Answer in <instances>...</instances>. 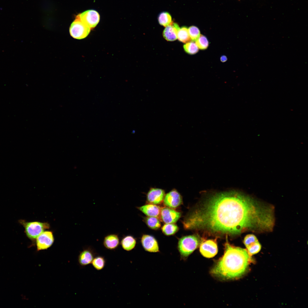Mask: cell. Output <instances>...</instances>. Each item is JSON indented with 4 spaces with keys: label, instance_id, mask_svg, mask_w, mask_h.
<instances>
[{
    "label": "cell",
    "instance_id": "1",
    "mask_svg": "<svg viewBox=\"0 0 308 308\" xmlns=\"http://www.w3.org/2000/svg\"><path fill=\"white\" fill-rule=\"evenodd\" d=\"M183 223L186 229L213 234L268 232L274 226V208L237 191L219 192L210 196L189 213Z\"/></svg>",
    "mask_w": 308,
    "mask_h": 308
},
{
    "label": "cell",
    "instance_id": "2",
    "mask_svg": "<svg viewBox=\"0 0 308 308\" xmlns=\"http://www.w3.org/2000/svg\"><path fill=\"white\" fill-rule=\"evenodd\" d=\"M223 255L210 271L212 275L224 279L239 278L246 273L252 260L246 249L233 246L227 241Z\"/></svg>",
    "mask_w": 308,
    "mask_h": 308
},
{
    "label": "cell",
    "instance_id": "3",
    "mask_svg": "<svg viewBox=\"0 0 308 308\" xmlns=\"http://www.w3.org/2000/svg\"><path fill=\"white\" fill-rule=\"evenodd\" d=\"M203 240L196 234L185 236L181 238L178 245L181 257L184 259L187 258L198 248Z\"/></svg>",
    "mask_w": 308,
    "mask_h": 308
},
{
    "label": "cell",
    "instance_id": "4",
    "mask_svg": "<svg viewBox=\"0 0 308 308\" xmlns=\"http://www.w3.org/2000/svg\"><path fill=\"white\" fill-rule=\"evenodd\" d=\"M19 222L24 227L25 233L27 237L34 242L40 234L50 228V225L48 222L37 221L28 222L23 220H20Z\"/></svg>",
    "mask_w": 308,
    "mask_h": 308
},
{
    "label": "cell",
    "instance_id": "5",
    "mask_svg": "<svg viewBox=\"0 0 308 308\" xmlns=\"http://www.w3.org/2000/svg\"><path fill=\"white\" fill-rule=\"evenodd\" d=\"M90 29L80 20L77 15L76 19L71 24L69 31L70 34L72 37L81 39L87 36Z\"/></svg>",
    "mask_w": 308,
    "mask_h": 308
},
{
    "label": "cell",
    "instance_id": "6",
    "mask_svg": "<svg viewBox=\"0 0 308 308\" xmlns=\"http://www.w3.org/2000/svg\"><path fill=\"white\" fill-rule=\"evenodd\" d=\"M199 246L200 252L205 257L212 258L214 257L218 253V248L216 239L203 240Z\"/></svg>",
    "mask_w": 308,
    "mask_h": 308
},
{
    "label": "cell",
    "instance_id": "7",
    "mask_svg": "<svg viewBox=\"0 0 308 308\" xmlns=\"http://www.w3.org/2000/svg\"><path fill=\"white\" fill-rule=\"evenodd\" d=\"M35 241L37 251L48 248L52 246L54 241L52 232L44 231L37 238Z\"/></svg>",
    "mask_w": 308,
    "mask_h": 308
},
{
    "label": "cell",
    "instance_id": "8",
    "mask_svg": "<svg viewBox=\"0 0 308 308\" xmlns=\"http://www.w3.org/2000/svg\"><path fill=\"white\" fill-rule=\"evenodd\" d=\"M78 15L80 20L90 29L95 27L99 21V15L94 10H87Z\"/></svg>",
    "mask_w": 308,
    "mask_h": 308
},
{
    "label": "cell",
    "instance_id": "9",
    "mask_svg": "<svg viewBox=\"0 0 308 308\" xmlns=\"http://www.w3.org/2000/svg\"><path fill=\"white\" fill-rule=\"evenodd\" d=\"M163 201L167 207L174 208L182 204V198L179 193L176 189H173L165 194Z\"/></svg>",
    "mask_w": 308,
    "mask_h": 308
},
{
    "label": "cell",
    "instance_id": "10",
    "mask_svg": "<svg viewBox=\"0 0 308 308\" xmlns=\"http://www.w3.org/2000/svg\"><path fill=\"white\" fill-rule=\"evenodd\" d=\"M181 212L169 207L161 209L160 216L163 221L165 224L174 223L180 218Z\"/></svg>",
    "mask_w": 308,
    "mask_h": 308
},
{
    "label": "cell",
    "instance_id": "11",
    "mask_svg": "<svg viewBox=\"0 0 308 308\" xmlns=\"http://www.w3.org/2000/svg\"><path fill=\"white\" fill-rule=\"evenodd\" d=\"M97 254L94 249L91 246L85 248L80 252L78 256V261L80 265L85 266L91 264Z\"/></svg>",
    "mask_w": 308,
    "mask_h": 308
},
{
    "label": "cell",
    "instance_id": "12",
    "mask_svg": "<svg viewBox=\"0 0 308 308\" xmlns=\"http://www.w3.org/2000/svg\"><path fill=\"white\" fill-rule=\"evenodd\" d=\"M165 195L164 190L156 188H151L147 195V200L149 203L154 204H160Z\"/></svg>",
    "mask_w": 308,
    "mask_h": 308
},
{
    "label": "cell",
    "instance_id": "13",
    "mask_svg": "<svg viewBox=\"0 0 308 308\" xmlns=\"http://www.w3.org/2000/svg\"><path fill=\"white\" fill-rule=\"evenodd\" d=\"M141 242L145 250L151 252H159L157 242L153 236L148 235H143L141 238Z\"/></svg>",
    "mask_w": 308,
    "mask_h": 308
},
{
    "label": "cell",
    "instance_id": "14",
    "mask_svg": "<svg viewBox=\"0 0 308 308\" xmlns=\"http://www.w3.org/2000/svg\"><path fill=\"white\" fill-rule=\"evenodd\" d=\"M120 244L119 237L116 234H110L106 236L103 241V244L107 249L113 250L117 249Z\"/></svg>",
    "mask_w": 308,
    "mask_h": 308
},
{
    "label": "cell",
    "instance_id": "15",
    "mask_svg": "<svg viewBox=\"0 0 308 308\" xmlns=\"http://www.w3.org/2000/svg\"><path fill=\"white\" fill-rule=\"evenodd\" d=\"M180 28L178 24L172 23L166 27L163 32L164 38L169 41H173L177 38V32Z\"/></svg>",
    "mask_w": 308,
    "mask_h": 308
},
{
    "label": "cell",
    "instance_id": "16",
    "mask_svg": "<svg viewBox=\"0 0 308 308\" xmlns=\"http://www.w3.org/2000/svg\"><path fill=\"white\" fill-rule=\"evenodd\" d=\"M137 209L148 216L157 218L160 216L161 209L153 204H148L137 207Z\"/></svg>",
    "mask_w": 308,
    "mask_h": 308
},
{
    "label": "cell",
    "instance_id": "17",
    "mask_svg": "<svg viewBox=\"0 0 308 308\" xmlns=\"http://www.w3.org/2000/svg\"><path fill=\"white\" fill-rule=\"evenodd\" d=\"M136 244V239L131 235L124 236L120 242V244L122 248L127 251H130L134 249Z\"/></svg>",
    "mask_w": 308,
    "mask_h": 308
},
{
    "label": "cell",
    "instance_id": "18",
    "mask_svg": "<svg viewBox=\"0 0 308 308\" xmlns=\"http://www.w3.org/2000/svg\"><path fill=\"white\" fill-rule=\"evenodd\" d=\"M177 38L180 41L186 43L191 41L188 29L186 27H183L179 28L177 34Z\"/></svg>",
    "mask_w": 308,
    "mask_h": 308
},
{
    "label": "cell",
    "instance_id": "19",
    "mask_svg": "<svg viewBox=\"0 0 308 308\" xmlns=\"http://www.w3.org/2000/svg\"><path fill=\"white\" fill-rule=\"evenodd\" d=\"M106 263V260L104 256L97 255L93 260L91 264L96 270L99 271L103 269Z\"/></svg>",
    "mask_w": 308,
    "mask_h": 308
},
{
    "label": "cell",
    "instance_id": "20",
    "mask_svg": "<svg viewBox=\"0 0 308 308\" xmlns=\"http://www.w3.org/2000/svg\"><path fill=\"white\" fill-rule=\"evenodd\" d=\"M144 221L147 225L153 229H157L161 226L159 220L156 217L148 216L144 218Z\"/></svg>",
    "mask_w": 308,
    "mask_h": 308
},
{
    "label": "cell",
    "instance_id": "21",
    "mask_svg": "<svg viewBox=\"0 0 308 308\" xmlns=\"http://www.w3.org/2000/svg\"><path fill=\"white\" fill-rule=\"evenodd\" d=\"M158 21L160 25L166 27L172 23L171 17L170 15L167 12H163L159 15Z\"/></svg>",
    "mask_w": 308,
    "mask_h": 308
},
{
    "label": "cell",
    "instance_id": "22",
    "mask_svg": "<svg viewBox=\"0 0 308 308\" xmlns=\"http://www.w3.org/2000/svg\"><path fill=\"white\" fill-rule=\"evenodd\" d=\"M178 230V226L174 223L166 224L162 228L163 232L165 235L168 236L174 234Z\"/></svg>",
    "mask_w": 308,
    "mask_h": 308
},
{
    "label": "cell",
    "instance_id": "23",
    "mask_svg": "<svg viewBox=\"0 0 308 308\" xmlns=\"http://www.w3.org/2000/svg\"><path fill=\"white\" fill-rule=\"evenodd\" d=\"M185 52L190 54H194L198 51L199 48L196 43L193 41L186 43L183 46Z\"/></svg>",
    "mask_w": 308,
    "mask_h": 308
},
{
    "label": "cell",
    "instance_id": "24",
    "mask_svg": "<svg viewBox=\"0 0 308 308\" xmlns=\"http://www.w3.org/2000/svg\"><path fill=\"white\" fill-rule=\"evenodd\" d=\"M262 246L257 241L251 244L246 248L247 252L250 257L259 253L261 249Z\"/></svg>",
    "mask_w": 308,
    "mask_h": 308
},
{
    "label": "cell",
    "instance_id": "25",
    "mask_svg": "<svg viewBox=\"0 0 308 308\" xmlns=\"http://www.w3.org/2000/svg\"><path fill=\"white\" fill-rule=\"evenodd\" d=\"M196 44L198 48L201 50L206 49L209 46V42L206 37L200 35V37L196 41Z\"/></svg>",
    "mask_w": 308,
    "mask_h": 308
},
{
    "label": "cell",
    "instance_id": "26",
    "mask_svg": "<svg viewBox=\"0 0 308 308\" xmlns=\"http://www.w3.org/2000/svg\"><path fill=\"white\" fill-rule=\"evenodd\" d=\"M188 31L191 40L193 41H196L201 35L199 29L195 26H191L188 29Z\"/></svg>",
    "mask_w": 308,
    "mask_h": 308
},
{
    "label": "cell",
    "instance_id": "27",
    "mask_svg": "<svg viewBox=\"0 0 308 308\" xmlns=\"http://www.w3.org/2000/svg\"><path fill=\"white\" fill-rule=\"evenodd\" d=\"M258 241L256 236L253 234L246 235L244 240V243L246 248L253 243Z\"/></svg>",
    "mask_w": 308,
    "mask_h": 308
},
{
    "label": "cell",
    "instance_id": "28",
    "mask_svg": "<svg viewBox=\"0 0 308 308\" xmlns=\"http://www.w3.org/2000/svg\"><path fill=\"white\" fill-rule=\"evenodd\" d=\"M227 59L226 57L224 55L221 56L220 58L221 61L222 62H226L227 60Z\"/></svg>",
    "mask_w": 308,
    "mask_h": 308
}]
</instances>
